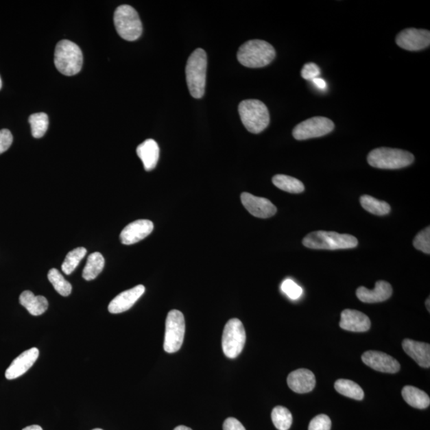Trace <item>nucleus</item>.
<instances>
[{"label":"nucleus","mask_w":430,"mask_h":430,"mask_svg":"<svg viewBox=\"0 0 430 430\" xmlns=\"http://www.w3.org/2000/svg\"><path fill=\"white\" fill-rule=\"evenodd\" d=\"M105 267V259L99 252L88 256L85 268L82 272V278L86 280H95L100 274Z\"/></svg>","instance_id":"24"},{"label":"nucleus","mask_w":430,"mask_h":430,"mask_svg":"<svg viewBox=\"0 0 430 430\" xmlns=\"http://www.w3.org/2000/svg\"><path fill=\"white\" fill-rule=\"evenodd\" d=\"M13 136L8 130H0V155L12 146Z\"/></svg>","instance_id":"36"},{"label":"nucleus","mask_w":430,"mask_h":430,"mask_svg":"<svg viewBox=\"0 0 430 430\" xmlns=\"http://www.w3.org/2000/svg\"><path fill=\"white\" fill-rule=\"evenodd\" d=\"M399 47L409 51H418L430 45V32L427 29H405L396 37Z\"/></svg>","instance_id":"11"},{"label":"nucleus","mask_w":430,"mask_h":430,"mask_svg":"<svg viewBox=\"0 0 430 430\" xmlns=\"http://www.w3.org/2000/svg\"><path fill=\"white\" fill-rule=\"evenodd\" d=\"M19 302L29 314L38 316L43 314L48 309V300L43 296H36L31 291H24L19 296Z\"/></svg>","instance_id":"22"},{"label":"nucleus","mask_w":430,"mask_h":430,"mask_svg":"<svg viewBox=\"0 0 430 430\" xmlns=\"http://www.w3.org/2000/svg\"><path fill=\"white\" fill-rule=\"evenodd\" d=\"M87 250L84 247H78V248L74 249L68 253L66 256L65 261H63L62 265V270L64 274L70 275L77 268L79 263L86 256Z\"/></svg>","instance_id":"30"},{"label":"nucleus","mask_w":430,"mask_h":430,"mask_svg":"<svg viewBox=\"0 0 430 430\" xmlns=\"http://www.w3.org/2000/svg\"><path fill=\"white\" fill-rule=\"evenodd\" d=\"M224 430H246L239 420L234 418H229L226 420L224 424Z\"/></svg>","instance_id":"37"},{"label":"nucleus","mask_w":430,"mask_h":430,"mask_svg":"<svg viewBox=\"0 0 430 430\" xmlns=\"http://www.w3.org/2000/svg\"><path fill=\"white\" fill-rule=\"evenodd\" d=\"M272 421L278 430H289L293 423V416L289 410L284 407H276L272 411Z\"/></svg>","instance_id":"28"},{"label":"nucleus","mask_w":430,"mask_h":430,"mask_svg":"<svg viewBox=\"0 0 430 430\" xmlns=\"http://www.w3.org/2000/svg\"><path fill=\"white\" fill-rule=\"evenodd\" d=\"M48 279L54 289L62 296H70L72 291V285L67 281L57 269H51L48 273Z\"/></svg>","instance_id":"29"},{"label":"nucleus","mask_w":430,"mask_h":430,"mask_svg":"<svg viewBox=\"0 0 430 430\" xmlns=\"http://www.w3.org/2000/svg\"><path fill=\"white\" fill-rule=\"evenodd\" d=\"M241 200L250 213L260 219H268L276 213V207L265 198L256 197L250 193H242Z\"/></svg>","instance_id":"13"},{"label":"nucleus","mask_w":430,"mask_h":430,"mask_svg":"<svg viewBox=\"0 0 430 430\" xmlns=\"http://www.w3.org/2000/svg\"><path fill=\"white\" fill-rule=\"evenodd\" d=\"M426 304H427V308L428 311H430V307H429V298H428V299H427V302H426Z\"/></svg>","instance_id":"41"},{"label":"nucleus","mask_w":430,"mask_h":430,"mask_svg":"<svg viewBox=\"0 0 430 430\" xmlns=\"http://www.w3.org/2000/svg\"><path fill=\"white\" fill-rule=\"evenodd\" d=\"M32 133L34 138H42L46 134L49 127V118L45 112L34 113L29 117Z\"/></svg>","instance_id":"31"},{"label":"nucleus","mask_w":430,"mask_h":430,"mask_svg":"<svg viewBox=\"0 0 430 430\" xmlns=\"http://www.w3.org/2000/svg\"><path fill=\"white\" fill-rule=\"evenodd\" d=\"M246 340L243 324L239 319H231L226 323L222 334V350L226 357H238L244 348Z\"/></svg>","instance_id":"8"},{"label":"nucleus","mask_w":430,"mask_h":430,"mask_svg":"<svg viewBox=\"0 0 430 430\" xmlns=\"http://www.w3.org/2000/svg\"><path fill=\"white\" fill-rule=\"evenodd\" d=\"M174 430H192V429L185 426H180V427H177Z\"/></svg>","instance_id":"40"},{"label":"nucleus","mask_w":430,"mask_h":430,"mask_svg":"<svg viewBox=\"0 0 430 430\" xmlns=\"http://www.w3.org/2000/svg\"><path fill=\"white\" fill-rule=\"evenodd\" d=\"M115 24L119 36L127 41H136L143 32L142 23L134 8L121 5L115 13Z\"/></svg>","instance_id":"7"},{"label":"nucleus","mask_w":430,"mask_h":430,"mask_svg":"<svg viewBox=\"0 0 430 430\" xmlns=\"http://www.w3.org/2000/svg\"><path fill=\"white\" fill-rule=\"evenodd\" d=\"M54 64L58 71L64 75H76L81 71L83 64L80 47L71 41L58 42L54 52Z\"/></svg>","instance_id":"5"},{"label":"nucleus","mask_w":430,"mask_h":430,"mask_svg":"<svg viewBox=\"0 0 430 430\" xmlns=\"http://www.w3.org/2000/svg\"><path fill=\"white\" fill-rule=\"evenodd\" d=\"M334 128L333 121L329 118L315 117L298 123L294 128L293 136L298 141L309 140L327 135Z\"/></svg>","instance_id":"10"},{"label":"nucleus","mask_w":430,"mask_h":430,"mask_svg":"<svg viewBox=\"0 0 430 430\" xmlns=\"http://www.w3.org/2000/svg\"><path fill=\"white\" fill-rule=\"evenodd\" d=\"M207 56L204 49L198 48L191 54L186 67L187 86L191 95L196 99L205 93Z\"/></svg>","instance_id":"2"},{"label":"nucleus","mask_w":430,"mask_h":430,"mask_svg":"<svg viewBox=\"0 0 430 430\" xmlns=\"http://www.w3.org/2000/svg\"><path fill=\"white\" fill-rule=\"evenodd\" d=\"M370 320L367 315L353 309H345L341 313L340 328L353 333H365L370 329Z\"/></svg>","instance_id":"17"},{"label":"nucleus","mask_w":430,"mask_h":430,"mask_svg":"<svg viewBox=\"0 0 430 430\" xmlns=\"http://www.w3.org/2000/svg\"><path fill=\"white\" fill-rule=\"evenodd\" d=\"M320 74V70L319 67L313 62L305 64L302 71H301V76L305 80H313V79L318 77Z\"/></svg>","instance_id":"35"},{"label":"nucleus","mask_w":430,"mask_h":430,"mask_svg":"<svg viewBox=\"0 0 430 430\" xmlns=\"http://www.w3.org/2000/svg\"><path fill=\"white\" fill-rule=\"evenodd\" d=\"M153 229H154V225L152 221L136 220L131 222L123 229L120 235V240L123 245H133L147 238Z\"/></svg>","instance_id":"14"},{"label":"nucleus","mask_w":430,"mask_h":430,"mask_svg":"<svg viewBox=\"0 0 430 430\" xmlns=\"http://www.w3.org/2000/svg\"><path fill=\"white\" fill-rule=\"evenodd\" d=\"M313 82L314 85L320 88L321 91H324L326 87H327V83L322 78L316 77L311 80Z\"/></svg>","instance_id":"38"},{"label":"nucleus","mask_w":430,"mask_h":430,"mask_svg":"<svg viewBox=\"0 0 430 430\" xmlns=\"http://www.w3.org/2000/svg\"><path fill=\"white\" fill-rule=\"evenodd\" d=\"M360 204L364 210L375 215H385L390 211V206L387 202L379 201L370 195L361 196Z\"/></svg>","instance_id":"27"},{"label":"nucleus","mask_w":430,"mask_h":430,"mask_svg":"<svg viewBox=\"0 0 430 430\" xmlns=\"http://www.w3.org/2000/svg\"><path fill=\"white\" fill-rule=\"evenodd\" d=\"M276 56L273 46L263 40H250L241 46L237 58L242 66L248 68H263L268 66Z\"/></svg>","instance_id":"1"},{"label":"nucleus","mask_w":430,"mask_h":430,"mask_svg":"<svg viewBox=\"0 0 430 430\" xmlns=\"http://www.w3.org/2000/svg\"><path fill=\"white\" fill-rule=\"evenodd\" d=\"M335 389L336 392L344 395V396L359 400V401H361L364 398L363 389L357 383L352 381V380H337L335 383Z\"/></svg>","instance_id":"25"},{"label":"nucleus","mask_w":430,"mask_h":430,"mask_svg":"<svg viewBox=\"0 0 430 430\" xmlns=\"http://www.w3.org/2000/svg\"><path fill=\"white\" fill-rule=\"evenodd\" d=\"M362 360L369 368L380 372L395 374L401 368L398 360L377 350L366 352L362 355Z\"/></svg>","instance_id":"12"},{"label":"nucleus","mask_w":430,"mask_h":430,"mask_svg":"<svg viewBox=\"0 0 430 430\" xmlns=\"http://www.w3.org/2000/svg\"><path fill=\"white\" fill-rule=\"evenodd\" d=\"M403 348L409 357H411L420 367H430V345L426 343L406 339L403 340Z\"/></svg>","instance_id":"20"},{"label":"nucleus","mask_w":430,"mask_h":430,"mask_svg":"<svg viewBox=\"0 0 430 430\" xmlns=\"http://www.w3.org/2000/svg\"><path fill=\"white\" fill-rule=\"evenodd\" d=\"M93 430H103V429H93Z\"/></svg>","instance_id":"43"},{"label":"nucleus","mask_w":430,"mask_h":430,"mask_svg":"<svg viewBox=\"0 0 430 430\" xmlns=\"http://www.w3.org/2000/svg\"><path fill=\"white\" fill-rule=\"evenodd\" d=\"M38 355L39 350L36 348L25 350L16 359L13 360L5 372V377L8 380H12L22 377L36 362Z\"/></svg>","instance_id":"15"},{"label":"nucleus","mask_w":430,"mask_h":430,"mask_svg":"<svg viewBox=\"0 0 430 430\" xmlns=\"http://www.w3.org/2000/svg\"><path fill=\"white\" fill-rule=\"evenodd\" d=\"M414 246L418 250H421L425 254H430V228L427 227L418 235L415 237L414 240Z\"/></svg>","instance_id":"32"},{"label":"nucleus","mask_w":430,"mask_h":430,"mask_svg":"<svg viewBox=\"0 0 430 430\" xmlns=\"http://www.w3.org/2000/svg\"><path fill=\"white\" fill-rule=\"evenodd\" d=\"M281 290L289 296L291 300H298L303 294V289L293 280L286 279L281 285Z\"/></svg>","instance_id":"33"},{"label":"nucleus","mask_w":430,"mask_h":430,"mask_svg":"<svg viewBox=\"0 0 430 430\" xmlns=\"http://www.w3.org/2000/svg\"><path fill=\"white\" fill-rule=\"evenodd\" d=\"M23 430H43L41 427L37 426V425H33V426H29L26 428H24Z\"/></svg>","instance_id":"39"},{"label":"nucleus","mask_w":430,"mask_h":430,"mask_svg":"<svg viewBox=\"0 0 430 430\" xmlns=\"http://www.w3.org/2000/svg\"><path fill=\"white\" fill-rule=\"evenodd\" d=\"M239 112L241 121L246 130L254 134L263 132L270 125L268 108L259 100L250 99L241 101L239 104Z\"/></svg>","instance_id":"4"},{"label":"nucleus","mask_w":430,"mask_h":430,"mask_svg":"<svg viewBox=\"0 0 430 430\" xmlns=\"http://www.w3.org/2000/svg\"><path fill=\"white\" fill-rule=\"evenodd\" d=\"M136 153L146 171L154 169L160 157V147L154 140L148 139L141 143L136 148Z\"/></svg>","instance_id":"21"},{"label":"nucleus","mask_w":430,"mask_h":430,"mask_svg":"<svg viewBox=\"0 0 430 430\" xmlns=\"http://www.w3.org/2000/svg\"><path fill=\"white\" fill-rule=\"evenodd\" d=\"M289 388L298 394L311 392L315 388V377L308 369H298L291 372L287 379Z\"/></svg>","instance_id":"19"},{"label":"nucleus","mask_w":430,"mask_h":430,"mask_svg":"<svg viewBox=\"0 0 430 430\" xmlns=\"http://www.w3.org/2000/svg\"><path fill=\"white\" fill-rule=\"evenodd\" d=\"M273 184L279 189L293 194H300L304 191L303 182L296 178L285 176L276 175L273 178Z\"/></svg>","instance_id":"26"},{"label":"nucleus","mask_w":430,"mask_h":430,"mask_svg":"<svg viewBox=\"0 0 430 430\" xmlns=\"http://www.w3.org/2000/svg\"><path fill=\"white\" fill-rule=\"evenodd\" d=\"M303 245L313 250H347L358 246V240L350 235H342L332 231H315L303 240Z\"/></svg>","instance_id":"3"},{"label":"nucleus","mask_w":430,"mask_h":430,"mask_svg":"<svg viewBox=\"0 0 430 430\" xmlns=\"http://www.w3.org/2000/svg\"><path fill=\"white\" fill-rule=\"evenodd\" d=\"M403 397L409 406L417 409H427L430 405L429 395L412 385H406L402 392Z\"/></svg>","instance_id":"23"},{"label":"nucleus","mask_w":430,"mask_h":430,"mask_svg":"<svg viewBox=\"0 0 430 430\" xmlns=\"http://www.w3.org/2000/svg\"><path fill=\"white\" fill-rule=\"evenodd\" d=\"M412 153L396 148L379 147L369 153L368 164L379 169H400L412 164Z\"/></svg>","instance_id":"6"},{"label":"nucleus","mask_w":430,"mask_h":430,"mask_svg":"<svg viewBox=\"0 0 430 430\" xmlns=\"http://www.w3.org/2000/svg\"><path fill=\"white\" fill-rule=\"evenodd\" d=\"M332 428V421L327 415L320 414L311 420L309 430H330Z\"/></svg>","instance_id":"34"},{"label":"nucleus","mask_w":430,"mask_h":430,"mask_svg":"<svg viewBox=\"0 0 430 430\" xmlns=\"http://www.w3.org/2000/svg\"><path fill=\"white\" fill-rule=\"evenodd\" d=\"M185 335V320L184 314L179 310H171L166 320L164 349L167 353H175L184 343Z\"/></svg>","instance_id":"9"},{"label":"nucleus","mask_w":430,"mask_h":430,"mask_svg":"<svg viewBox=\"0 0 430 430\" xmlns=\"http://www.w3.org/2000/svg\"><path fill=\"white\" fill-rule=\"evenodd\" d=\"M393 294L392 285L387 281L379 280L375 284L372 290L359 287L357 291V296L363 303H379L388 300Z\"/></svg>","instance_id":"18"},{"label":"nucleus","mask_w":430,"mask_h":430,"mask_svg":"<svg viewBox=\"0 0 430 430\" xmlns=\"http://www.w3.org/2000/svg\"><path fill=\"white\" fill-rule=\"evenodd\" d=\"M2 88V80H1V77H0V90H1Z\"/></svg>","instance_id":"42"},{"label":"nucleus","mask_w":430,"mask_h":430,"mask_svg":"<svg viewBox=\"0 0 430 430\" xmlns=\"http://www.w3.org/2000/svg\"><path fill=\"white\" fill-rule=\"evenodd\" d=\"M145 287L139 285L134 288L122 291L108 304V311L112 314L122 313L130 310L145 294Z\"/></svg>","instance_id":"16"}]
</instances>
